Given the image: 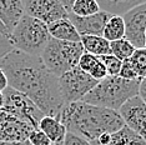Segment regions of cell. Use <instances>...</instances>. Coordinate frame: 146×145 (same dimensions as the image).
<instances>
[{
    "label": "cell",
    "mask_w": 146,
    "mask_h": 145,
    "mask_svg": "<svg viewBox=\"0 0 146 145\" xmlns=\"http://www.w3.org/2000/svg\"><path fill=\"white\" fill-rule=\"evenodd\" d=\"M78 67L98 81H100L108 76L106 69L104 64H102V61L100 60V58L96 57V55L89 54V53H84L81 55Z\"/></svg>",
    "instance_id": "cell-16"
},
{
    "label": "cell",
    "mask_w": 146,
    "mask_h": 145,
    "mask_svg": "<svg viewBox=\"0 0 146 145\" xmlns=\"http://www.w3.org/2000/svg\"><path fill=\"white\" fill-rule=\"evenodd\" d=\"M0 68L8 78V86L28 96L44 115L59 116L65 105L59 78L45 67L40 57L13 49L0 59Z\"/></svg>",
    "instance_id": "cell-1"
},
{
    "label": "cell",
    "mask_w": 146,
    "mask_h": 145,
    "mask_svg": "<svg viewBox=\"0 0 146 145\" xmlns=\"http://www.w3.org/2000/svg\"><path fill=\"white\" fill-rule=\"evenodd\" d=\"M122 19L125 23V39L136 49L146 48V3L126 11Z\"/></svg>",
    "instance_id": "cell-8"
},
{
    "label": "cell",
    "mask_w": 146,
    "mask_h": 145,
    "mask_svg": "<svg viewBox=\"0 0 146 145\" xmlns=\"http://www.w3.org/2000/svg\"><path fill=\"white\" fill-rule=\"evenodd\" d=\"M33 145H51L50 140L48 139V136L39 129H34L31 131L30 136L28 139Z\"/></svg>",
    "instance_id": "cell-26"
},
{
    "label": "cell",
    "mask_w": 146,
    "mask_h": 145,
    "mask_svg": "<svg viewBox=\"0 0 146 145\" xmlns=\"http://www.w3.org/2000/svg\"><path fill=\"white\" fill-rule=\"evenodd\" d=\"M99 11H101V9L96 0H75L70 13L80 18H85V16L98 14Z\"/></svg>",
    "instance_id": "cell-21"
},
{
    "label": "cell",
    "mask_w": 146,
    "mask_h": 145,
    "mask_svg": "<svg viewBox=\"0 0 146 145\" xmlns=\"http://www.w3.org/2000/svg\"><path fill=\"white\" fill-rule=\"evenodd\" d=\"M50 38L48 25L26 14L21 16L8 35L13 49L33 57H40Z\"/></svg>",
    "instance_id": "cell-4"
},
{
    "label": "cell",
    "mask_w": 146,
    "mask_h": 145,
    "mask_svg": "<svg viewBox=\"0 0 146 145\" xmlns=\"http://www.w3.org/2000/svg\"><path fill=\"white\" fill-rule=\"evenodd\" d=\"M48 30L51 38L61 41H80V35L76 31L74 24L70 21V19H60L48 25Z\"/></svg>",
    "instance_id": "cell-15"
},
{
    "label": "cell",
    "mask_w": 146,
    "mask_h": 145,
    "mask_svg": "<svg viewBox=\"0 0 146 145\" xmlns=\"http://www.w3.org/2000/svg\"><path fill=\"white\" fill-rule=\"evenodd\" d=\"M58 119L66 128V131L88 140L91 145L102 134H112L125 125L119 111L84 101L65 104Z\"/></svg>",
    "instance_id": "cell-2"
},
{
    "label": "cell",
    "mask_w": 146,
    "mask_h": 145,
    "mask_svg": "<svg viewBox=\"0 0 146 145\" xmlns=\"http://www.w3.org/2000/svg\"><path fill=\"white\" fill-rule=\"evenodd\" d=\"M24 14L23 0H0V20L9 34Z\"/></svg>",
    "instance_id": "cell-13"
},
{
    "label": "cell",
    "mask_w": 146,
    "mask_h": 145,
    "mask_svg": "<svg viewBox=\"0 0 146 145\" xmlns=\"http://www.w3.org/2000/svg\"><path fill=\"white\" fill-rule=\"evenodd\" d=\"M102 11L111 15H124L137 5L145 4L146 0H96Z\"/></svg>",
    "instance_id": "cell-18"
},
{
    "label": "cell",
    "mask_w": 146,
    "mask_h": 145,
    "mask_svg": "<svg viewBox=\"0 0 146 145\" xmlns=\"http://www.w3.org/2000/svg\"><path fill=\"white\" fill-rule=\"evenodd\" d=\"M111 18V14L106 11H99L98 14L80 18L74 14H69V19L74 24L76 31L79 33L80 36L85 35H96V36H102L105 24L108 20Z\"/></svg>",
    "instance_id": "cell-12"
},
{
    "label": "cell",
    "mask_w": 146,
    "mask_h": 145,
    "mask_svg": "<svg viewBox=\"0 0 146 145\" xmlns=\"http://www.w3.org/2000/svg\"><path fill=\"white\" fill-rule=\"evenodd\" d=\"M106 145H146V143L135 131L124 125L120 130L111 134L110 141Z\"/></svg>",
    "instance_id": "cell-19"
},
{
    "label": "cell",
    "mask_w": 146,
    "mask_h": 145,
    "mask_svg": "<svg viewBox=\"0 0 146 145\" xmlns=\"http://www.w3.org/2000/svg\"><path fill=\"white\" fill-rule=\"evenodd\" d=\"M62 145H91V144L89 143L88 140L78 136V135L66 131V135H65V139H64Z\"/></svg>",
    "instance_id": "cell-27"
},
{
    "label": "cell",
    "mask_w": 146,
    "mask_h": 145,
    "mask_svg": "<svg viewBox=\"0 0 146 145\" xmlns=\"http://www.w3.org/2000/svg\"><path fill=\"white\" fill-rule=\"evenodd\" d=\"M59 1H60L62 4V6L66 9V11L70 13L71 11V6H72V4H74L75 0H59Z\"/></svg>",
    "instance_id": "cell-32"
},
{
    "label": "cell",
    "mask_w": 146,
    "mask_h": 145,
    "mask_svg": "<svg viewBox=\"0 0 146 145\" xmlns=\"http://www.w3.org/2000/svg\"><path fill=\"white\" fill-rule=\"evenodd\" d=\"M84 53V48L80 41H61L50 38L41 53L40 59L45 67L59 78L66 71L78 67L79 60Z\"/></svg>",
    "instance_id": "cell-5"
},
{
    "label": "cell",
    "mask_w": 146,
    "mask_h": 145,
    "mask_svg": "<svg viewBox=\"0 0 146 145\" xmlns=\"http://www.w3.org/2000/svg\"><path fill=\"white\" fill-rule=\"evenodd\" d=\"M34 130L25 121L14 115L0 111V141H24L28 140Z\"/></svg>",
    "instance_id": "cell-11"
},
{
    "label": "cell",
    "mask_w": 146,
    "mask_h": 145,
    "mask_svg": "<svg viewBox=\"0 0 146 145\" xmlns=\"http://www.w3.org/2000/svg\"><path fill=\"white\" fill-rule=\"evenodd\" d=\"M24 11L26 15L38 19L46 25L69 18V13L59 0H25Z\"/></svg>",
    "instance_id": "cell-9"
},
{
    "label": "cell",
    "mask_w": 146,
    "mask_h": 145,
    "mask_svg": "<svg viewBox=\"0 0 146 145\" xmlns=\"http://www.w3.org/2000/svg\"><path fill=\"white\" fill-rule=\"evenodd\" d=\"M0 145H33L29 140L24 141H0Z\"/></svg>",
    "instance_id": "cell-31"
},
{
    "label": "cell",
    "mask_w": 146,
    "mask_h": 145,
    "mask_svg": "<svg viewBox=\"0 0 146 145\" xmlns=\"http://www.w3.org/2000/svg\"><path fill=\"white\" fill-rule=\"evenodd\" d=\"M102 36L110 43L125 38V23L122 15H111L105 24Z\"/></svg>",
    "instance_id": "cell-20"
},
{
    "label": "cell",
    "mask_w": 146,
    "mask_h": 145,
    "mask_svg": "<svg viewBox=\"0 0 146 145\" xmlns=\"http://www.w3.org/2000/svg\"><path fill=\"white\" fill-rule=\"evenodd\" d=\"M99 81L82 71L79 67L59 76V86L65 104L81 101Z\"/></svg>",
    "instance_id": "cell-7"
},
{
    "label": "cell",
    "mask_w": 146,
    "mask_h": 145,
    "mask_svg": "<svg viewBox=\"0 0 146 145\" xmlns=\"http://www.w3.org/2000/svg\"><path fill=\"white\" fill-rule=\"evenodd\" d=\"M10 50H13V47L10 45V43H9L8 38L5 35L0 34V59L4 57L5 54H8Z\"/></svg>",
    "instance_id": "cell-28"
},
{
    "label": "cell",
    "mask_w": 146,
    "mask_h": 145,
    "mask_svg": "<svg viewBox=\"0 0 146 145\" xmlns=\"http://www.w3.org/2000/svg\"><path fill=\"white\" fill-rule=\"evenodd\" d=\"M119 114L129 129L135 131L146 143V104L139 95L127 100L119 109Z\"/></svg>",
    "instance_id": "cell-10"
},
{
    "label": "cell",
    "mask_w": 146,
    "mask_h": 145,
    "mask_svg": "<svg viewBox=\"0 0 146 145\" xmlns=\"http://www.w3.org/2000/svg\"><path fill=\"white\" fill-rule=\"evenodd\" d=\"M135 50H136V48L127 40V39H125V38L119 39V40H115V41L110 43V51H111V54L114 55V57L117 58L119 60H121V61L130 59Z\"/></svg>",
    "instance_id": "cell-22"
},
{
    "label": "cell",
    "mask_w": 146,
    "mask_h": 145,
    "mask_svg": "<svg viewBox=\"0 0 146 145\" xmlns=\"http://www.w3.org/2000/svg\"><path fill=\"white\" fill-rule=\"evenodd\" d=\"M119 76L122 78V79H127V80H136V79H139L129 59L122 61L120 72H119Z\"/></svg>",
    "instance_id": "cell-25"
},
{
    "label": "cell",
    "mask_w": 146,
    "mask_h": 145,
    "mask_svg": "<svg viewBox=\"0 0 146 145\" xmlns=\"http://www.w3.org/2000/svg\"><path fill=\"white\" fill-rule=\"evenodd\" d=\"M139 96L141 98V100L146 104V78H142L140 81V86H139Z\"/></svg>",
    "instance_id": "cell-29"
},
{
    "label": "cell",
    "mask_w": 146,
    "mask_h": 145,
    "mask_svg": "<svg viewBox=\"0 0 146 145\" xmlns=\"http://www.w3.org/2000/svg\"><path fill=\"white\" fill-rule=\"evenodd\" d=\"M80 43L84 48L85 53L102 57V55L111 54L110 51V41H108L104 36L96 35H85L80 36Z\"/></svg>",
    "instance_id": "cell-17"
},
{
    "label": "cell",
    "mask_w": 146,
    "mask_h": 145,
    "mask_svg": "<svg viewBox=\"0 0 146 145\" xmlns=\"http://www.w3.org/2000/svg\"><path fill=\"white\" fill-rule=\"evenodd\" d=\"M3 106H4V93L0 91V111L3 110Z\"/></svg>",
    "instance_id": "cell-34"
},
{
    "label": "cell",
    "mask_w": 146,
    "mask_h": 145,
    "mask_svg": "<svg viewBox=\"0 0 146 145\" xmlns=\"http://www.w3.org/2000/svg\"><path fill=\"white\" fill-rule=\"evenodd\" d=\"M0 34L5 35L6 38H8V35H9V33H8V30H6V28L4 26V24L1 23V20H0Z\"/></svg>",
    "instance_id": "cell-33"
},
{
    "label": "cell",
    "mask_w": 146,
    "mask_h": 145,
    "mask_svg": "<svg viewBox=\"0 0 146 145\" xmlns=\"http://www.w3.org/2000/svg\"><path fill=\"white\" fill-rule=\"evenodd\" d=\"M129 60H130L137 78H146V48L136 49Z\"/></svg>",
    "instance_id": "cell-23"
},
{
    "label": "cell",
    "mask_w": 146,
    "mask_h": 145,
    "mask_svg": "<svg viewBox=\"0 0 146 145\" xmlns=\"http://www.w3.org/2000/svg\"><path fill=\"white\" fill-rule=\"evenodd\" d=\"M38 129L41 130L48 136L51 145H62V143H64L66 128L61 124V121L58 118L45 115L39 123Z\"/></svg>",
    "instance_id": "cell-14"
},
{
    "label": "cell",
    "mask_w": 146,
    "mask_h": 145,
    "mask_svg": "<svg viewBox=\"0 0 146 145\" xmlns=\"http://www.w3.org/2000/svg\"><path fill=\"white\" fill-rule=\"evenodd\" d=\"M140 81L141 79L127 80L120 76H106L99 81L81 101L119 111L126 101L139 94Z\"/></svg>",
    "instance_id": "cell-3"
},
{
    "label": "cell",
    "mask_w": 146,
    "mask_h": 145,
    "mask_svg": "<svg viewBox=\"0 0 146 145\" xmlns=\"http://www.w3.org/2000/svg\"><path fill=\"white\" fill-rule=\"evenodd\" d=\"M99 58H100V60L102 61V64H104V67L106 69L108 76H119V72H120L121 64H122L121 60H119L112 54L102 55V57H99Z\"/></svg>",
    "instance_id": "cell-24"
},
{
    "label": "cell",
    "mask_w": 146,
    "mask_h": 145,
    "mask_svg": "<svg viewBox=\"0 0 146 145\" xmlns=\"http://www.w3.org/2000/svg\"><path fill=\"white\" fill-rule=\"evenodd\" d=\"M4 106L3 110L14 115L18 119L25 121L33 129H38L39 123L45 116L28 96L8 86L4 91Z\"/></svg>",
    "instance_id": "cell-6"
},
{
    "label": "cell",
    "mask_w": 146,
    "mask_h": 145,
    "mask_svg": "<svg viewBox=\"0 0 146 145\" xmlns=\"http://www.w3.org/2000/svg\"><path fill=\"white\" fill-rule=\"evenodd\" d=\"M8 88V78H6L4 70L0 68V91H4Z\"/></svg>",
    "instance_id": "cell-30"
}]
</instances>
